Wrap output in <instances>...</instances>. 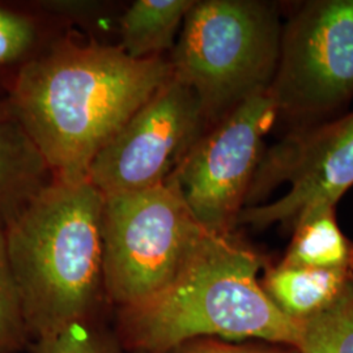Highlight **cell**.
<instances>
[{"label": "cell", "instance_id": "1", "mask_svg": "<svg viewBox=\"0 0 353 353\" xmlns=\"http://www.w3.org/2000/svg\"><path fill=\"white\" fill-rule=\"evenodd\" d=\"M173 76L169 61L65 41L24 64L4 101L54 181H88L89 168L127 121Z\"/></svg>", "mask_w": 353, "mask_h": 353}, {"label": "cell", "instance_id": "2", "mask_svg": "<svg viewBox=\"0 0 353 353\" xmlns=\"http://www.w3.org/2000/svg\"><path fill=\"white\" fill-rule=\"evenodd\" d=\"M261 254L233 233H207L176 280L118 309L114 335L128 353H169L186 341L261 339L299 348L303 322L284 316L258 278Z\"/></svg>", "mask_w": 353, "mask_h": 353}, {"label": "cell", "instance_id": "3", "mask_svg": "<svg viewBox=\"0 0 353 353\" xmlns=\"http://www.w3.org/2000/svg\"><path fill=\"white\" fill-rule=\"evenodd\" d=\"M103 202L89 181H54L6 225L30 341L100 316Z\"/></svg>", "mask_w": 353, "mask_h": 353}, {"label": "cell", "instance_id": "4", "mask_svg": "<svg viewBox=\"0 0 353 353\" xmlns=\"http://www.w3.org/2000/svg\"><path fill=\"white\" fill-rule=\"evenodd\" d=\"M280 10L263 0H195L190 8L169 63L196 94L208 126L267 92L278 65Z\"/></svg>", "mask_w": 353, "mask_h": 353}, {"label": "cell", "instance_id": "5", "mask_svg": "<svg viewBox=\"0 0 353 353\" xmlns=\"http://www.w3.org/2000/svg\"><path fill=\"white\" fill-rule=\"evenodd\" d=\"M208 232L174 176L152 189L105 195L102 211L106 301L125 309L169 287Z\"/></svg>", "mask_w": 353, "mask_h": 353}, {"label": "cell", "instance_id": "6", "mask_svg": "<svg viewBox=\"0 0 353 353\" xmlns=\"http://www.w3.org/2000/svg\"><path fill=\"white\" fill-rule=\"evenodd\" d=\"M267 94L290 128L327 121L353 99V0L300 3L283 24Z\"/></svg>", "mask_w": 353, "mask_h": 353}, {"label": "cell", "instance_id": "7", "mask_svg": "<svg viewBox=\"0 0 353 353\" xmlns=\"http://www.w3.org/2000/svg\"><path fill=\"white\" fill-rule=\"evenodd\" d=\"M353 186V112L290 131L265 148L237 227H292L301 214L336 207Z\"/></svg>", "mask_w": 353, "mask_h": 353}, {"label": "cell", "instance_id": "8", "mask_svg": "<svg viewBox=\"0 0 353 353\" xmlns=\"http://www.w3.org/2000/svg\"><path fill=\"white\" fill-rule=\"evenodd\" d=\"M278 122L267 92L241 103L210 127L173 174L190 211L211 234H232L252 176Z\"/></svg>", "mask_w": 353, "mask_h": 353}, {"label": "cell", "instance_id": "9", "mask_svg": "<svg viewBox=\"0 0 353 353\" xmlns=\"http://www.w3.org/2000/svg\"><path fill=\"white\" fill-rule=\"evenodd\" d=\"M208 128L196 94L172 76L96 156L88 181L103 195L160 186Z\"/></svg>", "mask_w": 353, "mask_h": 353}, {"label": "cell", "instance_id": "10", "mask_svg": "<svg viewBox=\"0 0 353 353\" xmlns=\"http://www.w3.org/2000/svg\"><path fill=\"white\" fill-rule=\"evenodd\" d=\"M54 182L49 165L0 100V219L6 225Z\"/></svg>", "mask_w": 353, "mask_h": 353}, {"label": "cell", "instance_id": "11", "mask_svg": "<svg viewBox=\"0 0 353 353\" xmlns=\"http://www.w3.org/2000/svg\"><path fill=\"white\" fill-rule=\"evenodd\" d=\"M353 281V271L316 270L280 265L265 270L261 285L267 297L290 319L316 316Z\"/></svg>", "mask_w": 353, "mask_h": 353}, {"label": "cell", "instance_id": "12", "mask_svg": "<svg viewBox=\"0 0 353 353\" xmlns=\"http://www.w3.org/2000/svg\"><path fill=\"white\" fill-rule=\"evenodd\" d=\"M195 0H137L119 20L121 49L132 59L161 58L172 51Z\"/></svg>", "mask_w": 353, "mask_h": 353}, {"label": "cell", "instance_id": "13", "mask_svg": "<svg viewBox=\"0 0 353 353\" xmlns=\"http://www.w3.org/2000/svg\"><path fill=\"white\" fill-rule=\"evenodd\" d=\"M280 265L353 271V242L336 221V207H316L301 214Z\"/></svg>", "mask_w": 353, "mask_h": 353}, {"label": "cell", "instance_id": "14", "mask_svg": "<svg viewBox=\"0 0 353 353\" xmlns=\"http://www.w3.org/2000/svg\"><path fill=\"white\" fill-rule=\"evenodd\" d=\"M300 353H353V281L334 303L303 322Z\"/></svg>", "mask_w": 353, "mask_h": 353}, {"label": "cell", "instance_id": "15", "mask_svg": "<svg viewBox=\"0 0 353 353\" xmlns=\"http://www.w3.org/2000/svg\"><path fill=\"white\" fill-rule=\"evenodd\" d=\"M41 26L26 8L0 3V75L7 92L20 68L37 55Z\"/></svg>", "mask_w": 353, "mask_h": 353}, {"label": "cell", "instance_id": "16", "mask_svg": "<svg viewBox=\"0 0 353 353\" xmlns=\"http://www.w3.org/2000/svg\"><path fill=\"white\" fill-rule=\"evenodd\" d=\"M30 343L10 259L7 229L0 219V353L23 352Z\"/></svg>", "mask_w": 353, "mask_h": 353}, {"label": "cell", "instance_id": "17", "mask_svg": "<svg viewBox=\"0 0 353 353\" xmlns=\"http://www.w3.org/2000/svg\"><path fill=\"white\" fill-rule=\"evenodd\" d=\"M119 350L113 331L102 325L100 316L72 323L29 345L32 353H118Z\"/></svg>", "mask_w": 353, "mask_h": 353}, {"label": "cell", "instance_id": "18", "mask_svg": "<svg viewBox=\"0 0 353 353\" xmlns=\"http://www.w3.org/2000/svg\"><path fill=\"white\" fill-rule=\"evenodd\" d=\"M169 353H283L278 350H268L255 345L233 344L227 341H214L211 338H203L186 341L178 345Z\"/></svg>", "mask_w": 353, "mask_h": 353}, {"label": "cell", "instance_id": "19", "mask_svg": "<svg viewBox=\"0 0 353 353\" xmlns=\"http://www.w3.org/2000/svg\"><path fill=\"white\" fill-rule=\"evenodd\" d=\"M42 12L59 14L70 19H89L101 8L100 3L87 0H48L37 1L33 6Z\"/></svg>", "mask_w": 353, "mask_h": 353}, {"label": "cell", "instance_id": "20", "mask_svg": "<svg viewBox=\"0 0 353 353\" xmlns=\"http://www.w3.org/2000/svg\"><path fill=\"white\" fill-rule=\"evenodd\" d=\"M118 353H128V352H125V351H123V350H122V348H121V350H119V351H118Z\"/></svg>", "mask_w": 353, "mask_h": 353}]
</instances>
